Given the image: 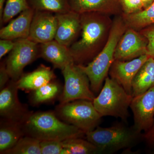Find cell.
Segmentation results:
<instances>
[{
    "mask_svg": "<svg viewBox=\"0 0 154 154\" xmlns=\"http://www.w3.org/2000/svg\"><path fill=\"white\" fill-rule=\"evenodd\" d=\"M25 136L40 141H63L72 137H83L85 133L62 121L54 111L31 113L21 124Z\"/></svg>",
    "mask_w": 154,
    "mask_h": 154,
    "instance_id": "cell-1",
    "label": "cell"
},
{
    "mask_svg": "<svg viewBox=\"0 0 154 154\" xmlns=\"http://www.w3.org/2000/svg\"><path fill=\"white\" fill-rule=\"evenodd\" d=\"M85 137L101 154H112L120 150L129 151L143 139V134L133 126L129 127L122 122H117L109 127L97 126L86 132Z\"/></svg>",
    "mask_w": 154,
    "mask_h": 154,
    "instance_id": "cell-2",
    "label": "cell"
},
{
    "mask_svg": "<svg viewBox=\"0 0 154 154\" xmlns=\"http://www.w3.org/2000/svg\"><path fill=\"white\" fill-rule=\"evenodd\" d=\"M124 30V25L121 20L116 21L102 51L86 65H79L89 78L91 90L95 94L99 93L102 89L103 82L115 60L116 48Z\"/></svg>",
    "mask_w": 154,
    "mask_h": 154,
    "instance_id": "cell-3",
    "label": "cell"
},
{
    "mask_svg": "<svg viewBox=\"0 0 154 154\" xmlns=\"http://www.w3.org/2000/svg\"><path fill=\"white\" fill-rule=\"evenodd\" d=\"M98 13L81 14V37L69 48L75 63L85 65L96 57L97 47L105 33V24Z\"/></svg>",
    "mask_w": 154,
    "mask_h": 154,
    "instance_id": "cell-4",
    "label": "cell"
},
{
    "mask_svg": "<svg viewBox=\"0 0 154 154\" xmlns=\"http://www.w3.org/2000/svg\"><path fill=\"white\" fill-rule=\"evenodd\" d=\"M133 98L115 80L107 77L99 95L93 102L102 117L113 116L126 122L129 117L128 108Z\"/></svg>",
    "mask_w": 154,
    "mask_h": 154,
    "instance_id": "cell-5",
    "label": "cell"
},
{
    "mask_svg": "<svg viewBox=\"0 0 154 154\" xmlns=\"http://www.w3.org/2000/svg\"><path fill=\"white\" fill-rule=\"evenodd\" d=\"M54 111L62 121L78 128L85 133L99 126L102 118L93 102L83 99L59 104Z\"/></svg>",
    "mask_w": 154,
    "mask_h": 154,
    "instance_id": "cell-6",
    "label": "cell"
},
{
    "mask_svg": "<svg viewBox=\"0 0 154 154\" xmlns=\"http://www.w3.org/2000/svg\"><path fill=\"white\" fill-rule=\"evenodd\" d=\"M61 71L64 85L59 98L60 104L80 99L93 102L96 96L91 90L89 78L79 65L72 63Z\"/></svg>",
    "mask_w": 154,
    "mask_h": 154,
    "instance_id": "cell-7",
    "label": "cell"
},
{
    "mask_svg": "<svg viewBox=\"0 0 154 154\" xmlns=\"http://www.w3.org/2000/svg\"><path fill=\"white\" fill-rule=\"evenodd\" d=\"M15 45L5 61L11 80L17 82L25 67L40 57L39 45L28 38L15 40Z\"/></svg>",
    "mask_w": 154,
    "mask_h": 154,
    "instance_id": "cell-8",
    "label": "cell"
},
{
    "mask_svg": "<svg viewBox=\"0 0 154 154\" xmlns=\"http://www.w3.org/2000/svg\"><path fill=\"white\" fill-rule=\"evenodd\" d=\"M17 82L11 80L0 92L1 119L22 124L33 111L20 102L18 97Z\"/></svg>",
    "mask_w": 154,
    "mask_h": 154,
    "instance_id": "cell-9",
    "label": "cell"
},
{
    "mask_svg": "<svg viewBox=\"0 0 154 154\" xmlns=\"http://www.w3.org/2000/svg\"><path fill=\"white\" fill-rule=\"evenodd\" d=\"M130 108L133 114L134 128L139 132L147 131L154 122V87L133 97Z\"/></svg>",
    "mask_w": 154,
    "mask_h": 154,
    "instance_id": "cell-10",
    "label": "cell"
},
{
    "mask_svg": "<svg viewBox=\"0 0 154 154\" xmlns=\"http://www.w3.org/2000/svg\"><path fill=\"white\" fill-rule=\"evenodd\" d=\"M57 25L55 14L35 11L28 38L38 44L54 40Z\"/></svg>",
    "mask_w": 154,
    "mask_h": 154,
    "instance_id": "cell-11",
    "label": "cell"
},
{
    "mask_svg": "<svg viewBox=\"0 0 154 154\" xmlns=\"http://www.w3.org/2000/svg\"><path fill=\"white\" fill-rule=\"evenodd\" d=\"M149 57L147 54H144L128 61L114 60L110 68L111 78L120 84L128 94L132 95L133 81Z\"/></svg>",
    "mask_w": 154,
    "mask_h": 154,
    "instance_id": "cell-12",
    "label": "cell"
},
{
    "mask_svg": "<svg viewBox=\"0 0 154 154\" xmlns=\"http://www.w3.org/2000/svg\"><path fill=\"white\" fill-rule=\"evenodd\" d=\"M147 44L145 37H143L133 29H128L119 41L114 54V60H131L146 54Z\"/></svg>",
    "mask_w": 154,
    "mask_h": 154,
    "instance_id": "cell-13",
    "label": "cell"
},
{
    "mask_svg": "<svg viewBox=\"0 0 154 154\" xmlns=\"http://www.w3.org/2000/svg\"><path fill=\"white\" fill-rule=\"evenodd\" d=\"M55 15L57 25L54 40L69 48L82 30L81 15L72 11Z\"/></svg>",
    "mask_w": 154,
    "mask_h": 154,
    "instance_id": "cell-14",
    "label": "cell"
},
{
    "mask_svg": "<svg viewBox=\"0 0 154 154\" xmlns=\"http://www.w3.org/2000/svg\"><path fill=\"white\" fill-rule=\"evenodd\" d=\"M34 11L29 8L21 12L17 18L11 20L8 25L0 30L1 39L15 40L28 38Z\"/></svg>",
    "mask_w": 154,
    "mask_h": 154,
    "instance_id": "cell-15",
    "label": "cell"
},
{
    "mask_svg": "<svg viewBox=\"0 0 154 154\" xmlns=\"http://www.w3.org/2000/svg\"><path fill=\"white\" fill-rule=\"evenodd\" d=\"M40 57L61 70L69 64L75 63L68 47L53 40L39 44Z\"/></svg>",
    "mask_w": 154,
    "mask_h": 154,
    "instance_id": "cell-16",
    "label": "cell"
},
{
    "mask_svg": "<svg viewBox=\"0 0 154 154\" xmlns=\"http://www.w3.org/2000/svg\"><path fill=\"white\" fill-rule=\"evenodd\" d=\"M56 78L55 74L50 67L41 64L35 70L24 74L17 81L19 90L31 91L48 84Z\"/></svg>",
    "mask_w": 154,
    "mask_h": 154,
    "instance_id": "cell-17",
    "label": "cell"
},
{
    "mask_svg": "<svg viewBox=\"0 0 154 154\" xmlns=\"http://www.w3.org/2000/svg\"><path fill=\"white\" fill-rule=\"evenodd\" d=\"M71 11L81 14L115 11L122 7L120 0H69Z\"/></svg>",
    "mask_w": 154,
    "mask_h": 154,
    "instance_id": "cell-18",
    "label": "cell"
},
{
    "mask_svg": "<svg viewBox=\"0 0 154 154\" xmlns=\"http://www.w3.org/2000/svg\"><path fill=\"white\" fill-rule=\"evenodd\" d=\"M154 87V58L150 57L133 81V97L144 94Z\"/></svg>",
    "mask_w": 154,
    "mask_h": 154,
    "instance_id": "cell-19",
    "label": "cell"
},
{
    "mask_svg": "<svg viewBox=\"0 0 154 154\" xmlns=\"http://www.w3.org/2000/svg\"><path fill=\"white\" fill-rule=\"evenodd\" d=\"M25 134L21 124L1 120L0 154H5L16 145Z\"/></svg>",
    "mask_w": 154,
    "mask_h": 154,
    "instance_id": "cell-20",
    "label": "cell"
},
{
    "mask_svg": "<svg viewBox=\"0 0 154 154\" xmlns=\"http://www.w3.org/2000/svg\"><path fill=\"white\" fill-rule=\"evenodd\" d=\"M63 89L59 83L53 80L38 89L31 91L29 96V102L33 106L52 102L57 98H59Z\"/></svg>",
    "mask_w": 154,
    "mask_h": 154,
    "instance_id": "cell-21",
    "label": "cell"
},
{
    "mask_svg": "<svg viewBox=\"0 0 154 154\" xmlns=\"http://www.w3.org/2000/svg\"><path fill=\"white\" fill-rule=\"evenodd\" d=\"M63 149L61 154H101L99 149L82 137H72L62 141Z\"/></svg>",
    "mask_w": 154,
    "mask_h": 154,
    "instance_id": "cell-22",
    "label": "cell"
},
{
    "mask_svg": "<svg viewBox=\"0 0 154 154\" xmlns=\"http://www.w3.org/2000/svg\"><path fill=\"white\" fill-rule=\"evenodd\" d=\"M28 6L34 11L62 14L71 11L69 0H27Z\"/></svg>",
    "mask_w": 154,
    "mask_h": 154,
    "instance_id": "cell-23",
    "label": "cell"
},
{
    "mask_svg": "<svg viewBox=\"0 0 154 154\" xmlns=\"http://www.w3.org/2000/svg\"><path fill=\"white\" fill-rule=\"evenodd\" d=\"M40 141L35 138L24 136L4 154H41Z\"/></svg>",
    "mask_w": 154,
    "mask_h": 154,
    "instance_id": "cell-24",
    "label": "cell"
},
{
    "mask_svg": "<svg viewBox=\"0 0 154 154\" xmlns=\"http://www.w3.org/2000/svg\"><path fill=\"white\" fill-rule=\"evenodd\" d=\"M126 22L132 27L142 28L154 24V2L142 11L127 15Z\"/></svg>",
    "mask_w": 154,
    "mask_h": 154,
    "instance_id": "cell-25",
    "label": "cell"
},
{
    "mask_svg": "<svg viewBox=\"0 0 154 154\" xmlns=\"http://www.w3.org/2000/svg\"><path fill=\"white\" fill-rule=\"evenodd\" d=\"M27 0H7L2 19L1 25L8 23L15 16L29 8Z\"/></svg>",
    "mask_w": 154,
    "mask_h": 154,
    "instance_id": "cell-26",
    "label": "cell"
},
{
    "mask_svg": "<svg viewBox=\"0 0 154 154\" xmlns=\"http://www.w3.org/2000/svg\"><path fill=\"white\" fill-rule=\"evenodd\" d=\"M40 145L41 154H61L63 149L61 141L42 140Z\"/></svg>",
    "mask_w": 154,
    "mask_h": 154,
    "instance_id": "cell-27",
    "label": "cell"
},
{
    "mask_svg": "<svg viewBox=\"0 0 154 154\" xmlns=\"http://www.w3.org/2000/svg\"><path fill=\"white\" fill-rule=\"evenodd\" d=\"M122 8L126 15L137 13L143 10L141 0H120Z\"/></svg>",
    "mask_w": 154,
    "mask_h": 154,
    "instance_id": "cell-28",
    "label": "cell"
},
{
    "mask_svg": "<svg viewBox=\"0 0 154 154\" xmlns=\"http://www.w3.org/2000/svg\"><path fill=\"white\" fill-rule=\"evenodd\" d=\"M148 42L146 54L154 58V24L148 26L143 32Z\"/></svg>",
    "mask_w": 154,
    "mask_h": 154,
    "instance_id": "cell-29",
    "label": "cell"
},
{
    "mask_svg": "<svg viewBox=\"0 0 154 154\" xmlns=\"http://www.w3.org/2000/svg\"><path fill=\"white\" fill-rule=\"evenodd\" d=\"M15 41L10 39H1L0 40V59L10 52L15 45Z\"/></svg>",
    "mask_w": 154,
    "mask_h": 154,
    "instance_id": "cell-30",
    "label": "cell"
},
{
    "mask_svg": "<svg viewBox=\"0 0 154 154\" xmlns=\"http://www.w3.org/2000/svg\"><path fill=\"white\" fill-rule=\"evenodd\" d=\"M11 80L6 68L5 62H2L0 66V91L6 87Z\"/></svg>",
    "mask_w": 154,
    "mask_h": 154,
    "instance_id": "cell-31",
    "label": "cell"
},
{
    "mask_svg": "<svg viewBox=\"0 0 154 154\" xmlns=\"http://www.w3.org/2000/svg\"><path fill=\"white\" fill-rule=\"evenodd\" d=\"M143 139L149 147L154 149V122L151 128L143 134Z\"/></svg>",
    "mask_w": 154,
    "mask_h": 154,
    "instance_id": "cell-32",
    "label": "cell"
},
{
    "mask_svg": "<svg viewBox=\"0 0 154 154\" xmlns=\"http://www.w3.org/2000/svg\"><path fill=\"white\" fill-rule=\"evenodd\" d=\"M143 9L147 8L151 5L154 2V0H141Z\"/></svg>",
    "mask_w": 154,
    "mask_h": 154,
    "instance_id": "cell-33",
    "label": "cell"
},
{
    "mask_svg": "<svg viewBox=\"0 0 154 154\" xmlns=\"http://www.w3.org/2000/svg\"><path fill=\"white\" fill-rule=\"evenodd\" d=\"M7 0H0V19L2 17L4 8Z\"/></svg>",
    "mask_w": 154,
    "mask_h": 154,
    "instance_id": "cell-34",
    "label": "cell"
},
{
    "mask_svg": "<svg viewBox=\"0 0 154 154\" xmlns=\"http://www.w3.org/2000/svg\"><path fill=\"white\" fill-rule=\"evenodd\" d=\"M152 152L153 154H154V150L153 151H152Z\"/></svg>",
    "mask_w": 154,
    "mask_h": 154,
    "instance_id": "cell-35",
    "label": "cell"
}]
</instances>
